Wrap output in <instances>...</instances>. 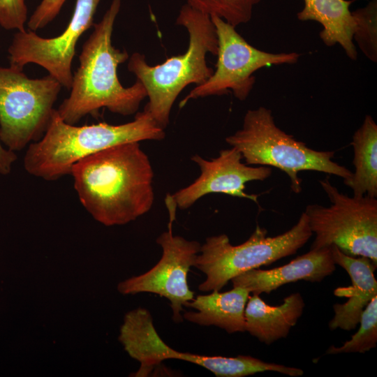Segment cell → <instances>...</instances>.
I'll return each instance as SVG.
<instances>
[{
  "label": "cell",
  "instance_id": "cell-23",
  "mask_svg": "<svg viewBox=\"0 0 377 377\" xmlns=\"http://www.w3.org/2000/svg\"><path fill=\"white\" fill-rule=\"evenodd\" d=\"M28 9L25 0H0V26L6 30H25Z\"/></svg>",
  "mask_w": 377,
  "mask_h": 377
},
{
  "label": "cell",
  "instance_id": "cell-10",
  "mask_svg": "<svg viewBox=\"0 0 377 377\" xmlns=\"http://www.w3.org/2000/svg\"><path fill=\"white\" fill-rule=\"evenodd\" d=\"M101 0H76L74 11L65 30L53 38H43L35 31H17L8 47L10 66L23 70L28 64L45 68L62 87L70 89L73 73L72 62L77 43L94 25Z\"/></svg>",
  "mask_w": 377,
  "mask_h": 377
},
{
  "label": "cell",
  "instance_id": "cell-8",
  "mask_svg": "<svg viewBox=\"0 0 377 377\" xmlns=\"http://www.w3.org/2000/svg\"><path fill=\"white\" fill-rule=\"evenodd\" d=\"M61 84L49 74L31 79L22 70L0 66V140L14 152L45 133Z\"/></svg>",
  "mask_w": 377,
  "mask_h": 377
},
{
  "label": "cell",
  "instance_id": "cell-18",
  "mask_svg": "<svg viewBox=\"0 0 377 377\" xmlns=\"http://www.w3.org/2000/svg\"><path fill=\"white\" fill-rule=\"evenodd\" d=\"M304 7L297 13L301 21H316L323 29L319 34L325 45L339 44L352 60L357 57L353 35L355 18L350 6L355 0H303Z\"/></svg>",
  "mask_w": 377,
  "mask_h": 377
},
{
  "label": "cell",
  "instance_id": "cell-1",
  "mask_svg": "<svg viewBox=\"0 0 377 377\" xmlns=\"http://www.w3.org/2000/svg\"><path fill=\"white\" fill-rule=\"evenodd\" d=\"M70 174L82 206L106 226L128 223L153 205L154 172L138 142L84 157L73 165Z\"/></svg>",
  "mask_w": 377,
  "mask_h": 377
},
{
  "label": "cell",
  "instance_id": "cell-19",
  "mask_svg": "<svg viewBox=\"0 0 377 377\" xmlns=\"http://www.w3.org/2000/svg\"><path fill=\"white\" fill-rule=\"evenodd\" d=\"M351 145L355 171L343 184L353 191V196L377 197V125L367 115L353 135Z\"/></svg>",
  "mask_w": 377,
  "mask_h": 377
},
{
  "label": "cell",
  "instance_id": "cell-3",
  "mask_svg": "<svg viewBox=\"0 0 377 377\" xmlns=\"http://www.w3.org/2000/svg\"><path fill=\"white\" fill-rule=\"evenodd\" d=\"M165 136L164 129L145 110L123 124L77 126L63 121L55 109L43 135L28 145L24 168L34 177L54 181L69 175L73 165L84 157L115 145L161 140Z\"/></svg>",
  "mask_w": 377,
  "mask_h": 377
},
{
  "label": "cell",
  "instance_id": "cell-24",
  "mask_svg": "<svg viewBox=\"0 0 377 377\" xmlns=\"http://www.w3.org/2000/svg\"><path fill=\"white\" fill-rule=\"evenodd\" d=\"M66 0H42L27 22L29 30L44 28L59 15Z\"/></svg>",
  "mask_w": 377,
  "mask_h": 377
},
{
  "label": "cell",
  "instance_id": "cell-20",
  "mask_svg": "<svg viewBox=\"0 0 377 377\" xmlns=\"http://www.w3.org/2000/svg\"><path fill=\"white\" fill-rule=\"evenodd\" d=\"M260 0H187L186 3L209 16H217L236 27L251 20Z\"/></svg>",
  "mask_w": 377,
  "mask_h": 377
},
{
  "label": "cell",
  "instance_id": "cell-16",
  "mask_svg": "<svg viewBox=\"0 0 377 377\" xmlns=\"http://www.w3.org/2000/svg\"><path fill=\"white\" fill-rule=\"evenodd\" d=\"M305 303L300 293L289 295L281 304L270 306L259 295H249L244 311V330L269 345L286 338L302 316Z\"/></svg>",
  "mask_w": 377,
  "mask_h": 377
},
{
  "label": "cell",
  "instance_id": "cell-12",
  "mask_svg": "<svg viewBox=\"0 0 377 377\" xmlns=\"http://www.w3.org/2000/svg\"><path fill=\"white\" fill-rule=\"evenodd\" d=\"M200 169V176L188 186L170 195L177 207L185 209L209 193H223L258 202V195L246 193V184L263 181L272 172L271 167L250 166L242 162V156L235 147L221 150L216 158L207 160L195 154L191 157Z\"/></svg>",
  "mask_w": 377,
  "mask_h": 377
},
{
  "label": "cell",
  "instance_id": "cell-7",
  "mask_svg": "<svg viewBox=\"0 0 377 377\" xmlns=\"http://www.w3.org/2000/svg\"><path fill=\"white\" fill-rule=\"evenodd\" d=\"M331 205H309L306 214L315 234L311 249L337 246L352 256L369 258L377 265V200L367 195L350 197L328 179L319 181Z\"/></svg>",
  "mask_w": 377,
  "mask_h": 377
},
{
  "label": "cell",
  "instance_id": "cell-5",
  "mask_svg": "<svg viewBox=\"0 0 377 377\" xmlns=\"http://www.w3.org/2000/svg\"><path fill=\"white\" fill-rule=\"evenodd\" d=\"M237 149L245 163L274 167L285 172L295 193L302 191L301 171L311 170L334 175L343 179L352 172L332 161L334 151L308 147L279 128L272 111L265 107L249 110L241 129L226 138Z\"/></svg>",
  "mask_w": 377,
  "mask_h": 377
},
{
  "label": "cell",
  "instance_id": "cell-2",
  "mask_svg": "<svg viewBox=\"0 0 377 377\" xmlns=\"http://www.w3.org/2000/svg\"><path fill=\"white\" fill-rule=\"evenodd\" d=\"M121 5V0L112 1L101 21L94 24L93 31L82 46L70 94L56 109L61 119L69 124H77L102 108L122 116L133 114L147 97L139 80L124 87L118 78V66L129 58L126 50L112 44Z\"/></svg>",
  "mask_w": 377,
  "mask_h": 377
},
{
  "label": "cell",
  "instance_id": "cell-21",
  "mask_svg": "<svg viewBox=\"0 0 377 377\" xmlns=\"http://www.w3.org/2000/svg\"><path fill=\"white\" fill-rule=\"evenodd\" d=\"M357 332L341 346H330L326 354L364 353L376 346L377 343V296L367 304L360 317Z\"/></svg>",
  "mask_w": 377,
  "mask_h": 377
},
{
  "label": "cell",
  "instance_id": "cell-4",
  "mask_svg": "<svg viewBox=\"0 0 377 377\" xmlns=\"http://www.w3.org/2000/svg\"><path fill=\"white\" fill-rule=\"evenodd\" d=\"M176 24L188 34V45L184 54L150 66L144 54L135 52L127 65L146 90L149 101L144 110L163 129L169 124L172 107L181 91L190 84L204 83L212 75L214 70L207 66L206 55H216L218 50L215 27L209 15L185 3Z\"/></svg>",
  "mask_w": 377,
  "mask_h": 377
},
{
  "label": "cell",
  "instance_id": "cell-9",
  "mask_svg": "<svg viewBox=\"0 0 377 377\" xmlns=\"http://www.w3.org/2000/svg\"><path fill=\"white\" fill-rule=\"evenodd\" d=\"M210 17L218 40L216 69L204 83L195 86L180 101V108L191 99L221 96L228 91L244 101L254 85L255 72L273 65L294 64L300 58L297 52L272 53L257 49L236 31V27L217 16Z\"/></svg>",
  "mask_w": 377,
  "mask_h": 377
},
{
  "label": "cell",
  "instance_id": "cell-15",
  "mask_svg": "<svg viewBox=\"0 0 377 377\" xmlns=\"http://www.w3.org/2000/svg\"><path fill=\"white\" fill-rule=\"evenodd\" d=\"M119 341L127 353L140 363L133 376H148L164 360L175 359L177 350L163 341L151 313L142 307L125 314Z\"/></svg>",
  "mask_w": 377,
  "mask_h": 377
},
{
  "label": "cell",
  "instance_id": "cell-14",
  "mask_svg": "<svg viewBox=\"0 0 377 377\" xmlns=\"http://www.w3.org/2000/svg\"><path fill=\"white\" fill-rule=\"evenodd\" d=\"M335 265L330 246L310 249L286 265L272 269H253L231 281L233 287L244 288L252 294L270 293L291 282L321 281L334 272Z\"/></svg>",
  "mask_w": 377,
  "mask_h": 377
},
{
  "label": "cell",
  "instance_id": "cell-17",
  "mask_svg": "<svg viewBox=\"0 0 377 377\" xmlns=\"http://www.w3.org/2000/svg\"><path fill=\"white\" fill-rule=\"evenodd\" d=\"M249 295L242 287L199 295L185 306L196 311L185 312L183 319L200 325L216 326L230 334L244 332V311Z\"/></svg>",
  "mask_w": 377,
  "mask_h": 377
},
{
  "label": "cell",
  "instance_id": "cell-13",
  "mask_svg": "<svg viewBox=\"0 0 377 377\" xmlns=\"http://www.w3.org/2000/svg\"><path fill=\"white\" fill-rule=\"evenodd\" d=\"M330 248L334 263L348 272L352 284L334 290V295L348 300L344 304L333 305L334 315L329 323V328L350 331L356 328L364 309L377 296V281L374 276L377 265L369 258L349 256L335 245Z\"/></svg>",
  "mask_w": 377,
  "mask_h": 377
},
{
  "label": "cell",
  "instance_id": "cell-22",
  "mask_svg": "<svg viewBox=\"0 0 377 377\" xmlns=\"http://www.w3.org/2000/svg\"><path fill=\"white\" fill-rule=\"evenodd\" d=\"M355 28L353 41L365 57L373 62L377 61V0L355 10Z\"/></svg>",
  "mask_w": 377,
  "mask_h": 377
},
{
  "label": "cell",
  "instance_id": "cell-11",
  "mask_svg": "<svg viewBox=\"0 0 377 377\" xmlns=\"http://www.w3.org/2000/svg\"><path fill=\"white\" fill-rule=\"evenodd\" d=\"M173 221L170 219L168 230L156 239L163 251L159 261L149 271L120 282L117 290L122 295L151 293L167 298L172 311V320L180 323L183 320L182 307L194 298V293L188 285L187 274L195 265L201 244L174 235Z\"/></svg>",
  "mask_w": 377,
  "mask_h": 377
},
{
  "label": "cell",
  "instance_id": "cell-25",
  "mask_svg": "<svg viewBox=\"0 0 377 377\" xmlns=\"http://www.w3.org/2000/svg\"><path fill=\"white\" fill-rule=\"evenodd\" d=\"M16 160L15 152L4 147L0 140V174L2 175H8Z\"/></svg>",
  "mask_w": 377,
  "mask_h": 377
},
{
  "label": "cell",
  "instance_id": "cell-6",
  "mask_svg": "<svg viewBox=\"0 0 377 377\" xmlns=\"http://www.w3.org/2000/svg\"><path fill=\"white\" fill-rule=\"evenodd\" d=\"M267 232L258 225L248 239L239 245L231 244L226 234L207 237L194 265L206 276L198 289L219 291L247 271L296 253L313 234L304 212L288 231L274 237H267Z\"/></svg>",
  "mask_w": 377,
  "mask_h": 377
}]
</instances>
